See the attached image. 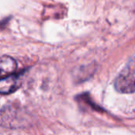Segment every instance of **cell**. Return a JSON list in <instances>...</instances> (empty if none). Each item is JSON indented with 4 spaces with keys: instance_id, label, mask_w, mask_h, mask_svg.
Listing matches in <instances>:
<instances>
[{
    "instance_id": "cell-1",
    "label": "cell",
    "mask_w": 135,
    "mask_h": 135,
    "mask_svg": "<svg viewBox=\"0 0 135 135\" xmlns=\"http://www.w3.org/2000/svg\"><path fill=\"white\" fill-rule=\"evenodd\" d=\"M115 86L122 93H135V59L131 60L118 75Z\"/></svg>"
},
{
    "instance_id": "cell-2",
    "label": "cell",
    "mask_w": 135,
    "mask_h": 135,
    "mask_svg": "<svg viewBox=\"0 0 135 135\" xmlns=\"http://www.w3.org/2000/svg\"><path fill=\"white\" fill-rule=\"evenodd\" d=\"M21 85V76L12 74L0 79V94L7 95L15 92Z\"/></svg>"
},
{
    "instance_id": "cell-3",
    "label": "cell",
    "mask_w": 135,
    "mask_h": 135,
    "mask_svg": "<svg viewBox=\"0 0 135 135\" xmlns=\"http://www.w3.org/2000/svg\"><path fill=\"white\" fill-rule=\"evenodd\" d=\"M16 60L8 55L0 57V79L13 74L17 70Z\"/></svg>"
}]
</instances>
